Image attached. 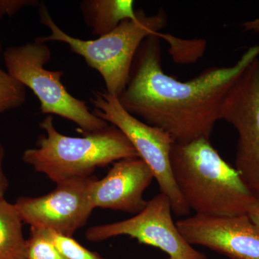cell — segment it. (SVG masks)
<instances>
[{"instance_id":"obj_19","label":"cell","mask_w":259,"mask_h":259,"mask_svg":"<svg viewBox=\"0 0 259 259\" xmlns=\"http://www.w3.org/2000/svg\"><path fill=\"white\" fill-rule=\"evenodd\" d=\"M242 27L244 32H259V18L245 22L242 24Z\"/></svg>"},{"instance_id":"obj_7","label":"cell","mask_w":259,"mask_h":259,"mask_svg":"<svg viewBox=\"0 0 259 259\" xmlns=\"http://www.w3.org/2000/svg\"><path fill=\"white\" fill-rule=\"evenodd\" d=\"M238 133L235 166L259 202V58L232 83L223 102L221 120Z\"/></svg>"},{"instance_id":"obj_6","label":"cell","mask_w":259,"mask_h":259,"mask_svg":"<svg viewBox=\"0 0 259 259\" xmlns=\"http://www.w3.org/2000/svg\"><path fill=\"white\" fill-rule=\"evenodd\" d=\"M91 102L93 113L122 131L139 157L149 167L161 193L169 199L172 212L180 217H187L190 209L172 174L170 156L175 142L170 135L130 114L120 105L117 97L109 95L106 91L94 93Z\"/></svg>"},{"instance_id":"obj_14","label":"cell","mask_w":259,"mask_h":259,"mask_svg":"<svg viewBox=\"0 0 259 259\" xmlns=\"http://www.w3.org/2000/svg\"><path fill=\"white\" fill-rule=\"evenodd\" d=\"M26 88L0 67V114L18 108L26 100Z\"/></svg>"},{"instance_id":"obj_2","label":"cell","mask_w":259,"mask_h":259,"mask_svg":"<svg viewBox=\"0 0 259 259\" xmlns=\"http://www.w3.org/2000/svg\"><path fill=\"white\" fill-rule=\"evenodd\" d=\"M170 160L177 187L195 214L244 215L258 202L236 168L221 157L209 139L175 143Z\"/></svg>"},{"instance_id":"obj_16","label":"cell","mask_w":259,"mask_h":259,"mask_svg":"<svg viewBox=\"0 0 259 259\" xmlns=\"http://www.w3.org/2000/svg\"><path fill=\"white\" fill-rule=\"evenodd\" d=\"M46 230V229H45ZM48 236L61 253L68 259H106L97 252L91 251L78 243L72 237L61 236L46 230Z\"/></svg>"},{"instance_id":"obj_9","label":"cell","mask_w":259,"mask_h":259,"mask_svg":"<svg viewBox=\"0 0 259 259\" xmlns=\"http://www.w3.org/2000/svg\"><path fill=\"white\" fill-rule=\"evenodd\" d=\"M96 180L92 176L62 181L46 195L20 197L15 206L23 222L30 225V228L72 237L86 225L95 209L92 188Z\"/></svg>"},{"instance_id":"obj_1","label":"cell","mask_w":259,"mask_h":259,"mask_svg":"<svg viewBox=\"0 0 259 259\" xmlns=\"http://www.w3.org/2000/svg\"><path fill=\"white\" fill-rule=\"evenodd\" d=\"M258 56L259 44L248 48L233 66L210 67L181 81L163 71L160 37L151 35L138 49L117 99L126 111L163 130L177 144L209 139L232 83Z\"/></svg>"},{"instance_id":"obj_3","label":"cell","mask_w":259,"mask_h":259,"mask_svg":"<svg viewBox=\"0 0 259 259\" xmlns=\"http://www.w3.org/2000/svg\"><path fill=\"white\" fill-rule=\"evenodd\" d=\"M40 127L45 134L39 136L35 148L25 151L22 159L56 184L92 177L97 168L122 158L139 157L127 138L114 125L71 137L60 134L52 116L48 115Z\"/></svg>"},{"instance_id":"obj_5","label":"cell","mask_w":259,"mask_h":259,"mask_svg":"<svg viewBox=\"0 0 259 259\" xmlns=\"http://www.w3.org/2000/svg\"><path fill=\"white\" fill-rule=\"evenodd\" d=\"M3 56L7 71L38 99L41 113L71 121L79 126L82 134L97 132L109 125L90 111L86 102L67 91L61 81L62 71L45 68L51 57L47 42L35 38L33 41L8 48Z\"/></svg>"},{"instance_id":"obj_21","label":"cell","mask_w":259,"mask_h":259,"mask_svg":"<svg viewBox=\"0 0 259 259\" xmlns=\"http://www.w3.org/2000/svg\"><path fill=\"white\" fill-rule=\"evenodd\" d=\"M2 51V44L1 42H0V53H1Z\"/></svg>"},{"instance_id":"obj_8","label":"cell","mask_w":259,"mask_h":259,"mask_svg":"<svg viewBox=\"0 0 259 259\" xmlns=\"http://www.w3.org/2000/svg\"><path fill=\"white\" fill-rule=\"evenodd\" d=\"M119 236H130L141 244L157 248L168 255V259H208L181 234L172 218L169 199L163 193L148 201L146 207L134 217L91 227L85 233L90 242H101Z\"/></svg>"},{"instance_id":"obj_15","label":"cell","mask_w":259,"mask_h":259,"mask_svg":"<svg viewBox=\"0 0 259 259\" xmlns=\"http://www.w3.org/2000/svg\"><path fill=\"white\" fill-rule=\"evenodd\" d=\"M27 259H68L56 248L45 229L30 228L27 240Z\"/></svg>"},{"instance_id":"obj_13","label":"cell","mask_w":259,"mask_h":259,"mask_svg":"<svg viewBox=\"0 0 259 259\" xmlns=\"http://www.w3.org/2000/svg\"><path fill=\"white\" fill-rule=\"evenodd\" d=\"M0 259H27L23 221L15 204L0 199Z\"/></svg>"},{"instance_id":"obj_18","label":"cell","mask_w":259,"mask_h":259,"mask_svg":"<svg viewBox=\"0 0 259 259\" xmlns=\"http://www.w3.org/2000/svg\"><path fill=\"white\" fill-rule=\"evenodd\" d=\"M5 150L0 143V199L4 198L5 192L8 187V181L3 171V159H4Z\"/></svg>"},{"instance_id":"obj_12","label":"cell","mask_w":259,"mask_h":259,"mask_svg":"<svg viewBox=\"0 0 259 259\" xmlns=\"http://www.w3.org/2000/svg\"><path fill=\"white\" fill-rule=\"evenodd\" d=\"M80 10L84 23L97 37L112 32L126 20L137 18L132 0H84Z\"/></svg>"},{"instance_id":"obj_4","label":"cell","mask_w":259,"mask_h":259,"mask_svg":"<svg viewBox=\"0 0 259 259\" xmlns=\"http://www.w3.org/2000/svg\"><path fill=\"white\" fill-rule=\"evenodd\" d=\"M39 16L40 23L50 30L51 34L35 38L40 42L67 44L70 50L81 56L90 67L100 73L107 93L117 97L127 85L133 61L141 44L151 35L163 38L164 34L160 31L167 23L163 9L150 16L140 10L136 19L122 22L115 30L95 40H85L71 36L61 30L44 3L39 5Z\"/></svg>"},{"instance_id":"obj_17","label":"cell","mask_w":259,"mask_h":259,"mask_svg":"<svg viewBox=\"0 0 259 259\" xmlns=\"http://www.w3.org/2000/svg\"><path fill=\"white\" fill-rule=\"evenodd\" d=\"M37 0H0V20L12 17L25 7L39 6Z\"/></svg>"},{"instance_id":"obj_20","label":"cell","mask_w":259,"mask_h":259,"mask_svg":"<svg viewBox=\"0 0 259 259\" xmlns=\"http://www.w3.org/2000/svg\"><path fill=\"white\" fill-rule=\"evenodd\" d=\"M248 216L259 228V202L252 207L250 212H248Z\"/></svg>"},{"instance_id":"obj_11","label":"cell","mask_w":259,"mask_h":259,"mask_svg":"<svg viewBox=\"0 0 259 259\" xmlns=\"http://www.w3.org/2000/svg\"><path fill=\"white\" fill-rule=\"evenodd\" d=\"M153 179L152 171L141 158L119 160L113 163L106 176L94 182V207L139 214L148 203L144 193Z\"/></svg>"},{"instance_id":"obj_10","label":"cell","mask_w":259,"mask_h":259,"mask_svg":"<svg viewBox=\"0 0 259 259\" xmlns=\"http://www.w3.org/2000/svg\"><path fill=\"white\" fill-rule=\"evenodd\" d=\"M176 225L192 245L205 247L230 259H259V228L248 214H195L177 221Z\"/></svg>"}]
</instances>
